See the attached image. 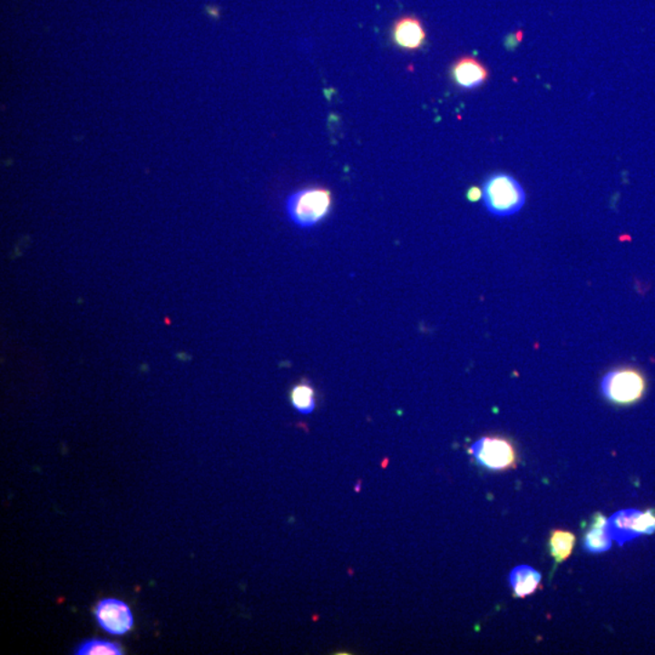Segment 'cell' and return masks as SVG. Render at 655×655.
Masks as SVG:
<instances>
[{
    "instance_id": "5b68a950",
    "label": "cell",
    "mask_w": 655,
    "mask_h": 655,
    "mask_svg": "<svg viewBox=\"0 0 655 655\" xmlns=\"http://www.w3.org/2000/svg\"><path fill=\"white\" fill-rule=\"evenodd\" d=\"M471 455L480 465L492 471H505L516 465V449L503 437H482L470 447Z\"/></svg>"
},
{
    "instance_id": "3957f363",
    "label": "cell",
    "mask_w": 655,
    "mask_h": 655,
    "mask_svg": "<svg viewBox=\"0 0 655 655\" xmlns=\"http://www.w3.org/2000/svg\"><path fill=\"white\" fill-rule=\"evenodd\" d=\"M646 391V376L633 367L611 370L601 381V392L604 398L617 406L635 405L642 399Z\"/></svg>"
},
{
    "instance_id": "30bf717a",
    "label": "cell",
    "mask_w": 655,
    "mask_h": 655,
    "mask_svg": "<svg viewBox=\"0 0 655 655\" xmlns=\"http://www.w3.org/2000/svg\"><path fill=\"white\" fill-rule=\"evenodd\" d=\"M509 582L513 596L517 599H524L540 589L542 574L527 564H521L511 571Z\"/></svg>"
},
{
    "instance_id": "7c38bea8",
    "label": "cell",
    "mask_w": 655,
    "mask_h": 655,
    "mask_svg": "<svg viewBox=\"0 0 655 655\" xmlns=\"http://www.w3.org/2000/svg\"><path fill=\"white\" fill-rule=\"evenodd\" d=\"M290 401L298 413L311 414L316 408L315 388L308 383L297 385L290 392Z\"/></svg>"
},
{
    "instance_id": "4fadbf2b",
    "label": "cell",
    "mask_w": 655,
    "mask_h": 655,
    "mask_svg": "<svg viewBox=\"0 0 655 655\" xmlns=\"http://www.w3.org/2000/svg\"><path fill=\"white\" fill-rule=\"evenodd\" d=\"M78 655H121L123 650L120 644L106 640H86L74 651Z\"/></svg>"
},
{
    "instance_id": "9c48e42d",
    "label": "cell",
    "mask_w": 655,
    "mask_h": 655,
    "mask_svg": "<svg viewBox=\"0 0 655 655\" xmlns=\"http://www.w3.org/2000/svg\"><path fill=\"white\" fill-rule=\"evenodd\" d=\"M611 542L613 540L607 529V518L602 513L593 514L591 523L589 524L582 540L584 549L589 553L606 552L611 548Z\"/></svg>"
},
{
    "instance_id": "52a82bcc",
    "label": "cell",
    "mask_w": 655,
    "mask_h": 655,
    "mask_svg": "<svg viewBox=\"0 0 655 655\" xmlns=\"http://www.w3.org/2000/svg\"><path fill=\"white\" fill-rule=\"evenodd\" d=\"M392 39L396 45L406 52H416L426 41V32L417 17L402 16L392 28Z\"/></svg>"
},
{
    "instance_id": "6da1fadb",
    "label": "cell",
    "mask_w": 655,
    "mask_h": 655,
    "mask_svg": "<svg viewBox=\"0 0 655 655\" xmlns=\"http://www.w3.org/2000/svg\"><path fill=\"white\" fill-rule=\"evenodd\" d=\"M332 203V192L329 190L311 187L290 194L286 200V210L294 225L309 229L327 218Z\"/></svg>"
},
{
    "instance_id": "8992f818",
    "label": "cell",
    "mask_w": 655,
    "mask_h": 655,
    "mask_svg": "<svg viewBox=\"0 0 655 655\" xmlns=\"http://www.w3.org/2000/svg\"><path fill=\"white\" fill-rule=\"evenodd\" d=\"M93 615L100 628L111 635H125L134 626V615L131 607L121 600H101L93 610Z\"/></svg>"
},
{
    "instance_id": "7a4b0ae2",
    "label": "cell",
    "mask_w": 655,
    "mask_h": 655,
    "mask_svg": "<svg viewBox=\"0 0 655 655\" xmlns=\"http://www.w3.org/2000/svg\"><path fill=\"white\" fill-rule=\"evenodd\" d=\"M482 191L485 209L498 218L517 214L525 203L523 187L513 176L503 172L488 176Z\"/></svg>"
},
{
    "instance_id": "ba28073f",
    "label": "cell",
    "mask_w": 655,
    "mask_h": 655,
    "mask_svg": "<svg viewBox=\"0 0 655 655\" xmlns=\"http://www.w3.org/2000/svg\"><path fill=\"white\" fill-rule=\"evenodd\" d=\"M455 84L464 90H473L488 81L489 72L481 61L473 56H462L452 67Z\"/></svg>"
},
{
    "instance_id": "5bb4252c",
    "label": "cell",
    "mask_w": 655,
    "mask_h": 655,
    "mask_svg": "<svg viewBox=\"0 0 655 655\" xmlns=\"http://www.w3.org/2000/svg\"><path fill=\"white\" fill-rule=\"evenodd\" d=\"M481 198H484V191L478 189V187H471V189L467 191V200L470 201H477L480 200Z\"/></svg>"
},
{
    "instance_id": "8fae6325",
    "label": "cell",
    "mask_w": 655,
    "mask_h": 655,
    "mask_svg": "<svg viewBox=\"0 0 655 655\" xmlns=\"http://www.w3.org/2000/svg\"><path fill=\"white\" fill-rule=\"evenodd\" d=\"M577 538L572 532L555 529L549 539V549L556 564L563 563L573 552Z\"/></svg>"
},
{
    "instance_id": "277c9868",
    "label": "cell",
    "mask_w": 655,
    "mask_h": 655,
    "mask_svg": "<svg viewBox=\"0 0 655 655\" xmlns=\"http://www.w3.org/2000/svg\"><path fill=\"white\" fill-rule=\"evenodd\" d=\"M607 529L611 540L619 545H625L640 535L655 533V510L642 513L639 510H621L607 520Z\"/></svg>"
}]
</instances>
